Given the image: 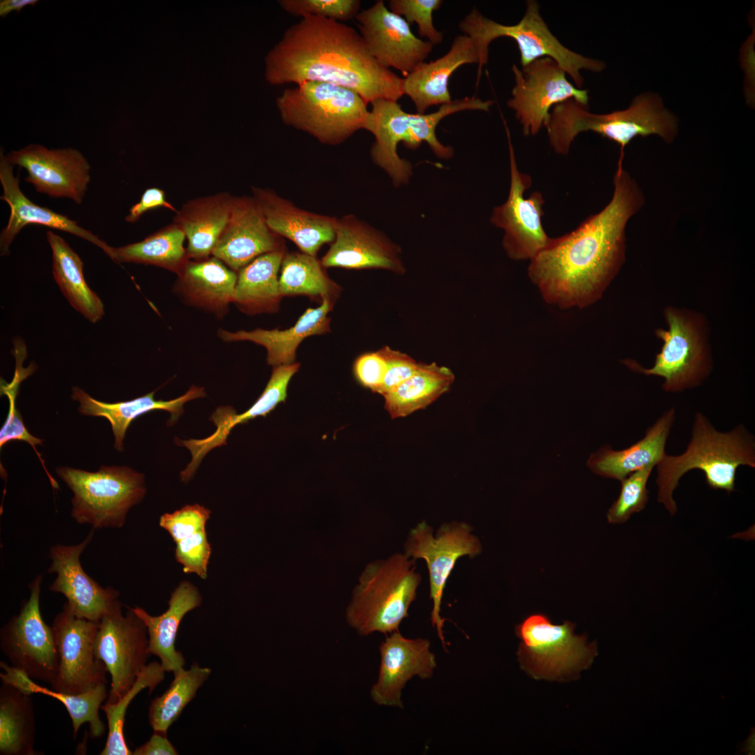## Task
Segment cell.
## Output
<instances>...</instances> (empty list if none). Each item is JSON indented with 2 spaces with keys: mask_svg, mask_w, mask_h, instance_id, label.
Listing matches in <instances>:
<instances>
[{
  "mask_svg": "<svg viewBox=\"0 0 755 755\" xmlns=\"http://www.w3.org/2000/svg\"><path fill=\"white\" fill-rule=\"evenodd\" d=\"M609 203L576 229L549 243L530 260L528 275L543 299L562 309L584 308L620 268L628 220L642 208L643 193L618 160Z\"/></svg>",
  "mask_w": 755,
  "mask_h": 755,
  "instance_id": "obj_1",
  "label": "cell"
},
{
  "mask_svg": "<svg viewBox=\"0 0 755 755\" xmlns=\"http://www.w3.org/2000/svg\"><path fill=\"white\" fill-rule=\"evenodd\" d=\"M266 78L274 85L322 82L350 89L366 103L398 101L403 78L380 65L354 28L307 16L291 25L268 53Z\"/></svg>",
  "mask_w": 755,
  "mask_h": 755,
  "instance_id": "obj_2",
  "label": "cell"
},
{
  "mask_svg": "<svg viewBox=\"0 0 755 755\" xmlns=\"http://www.w3.org/2000/svg\"><path fill=\"white\" fill-rule=\"evenodd\" d=\"M740 466L755 468L754 436L743 424L719 431L704 414L696 412L686 450L680 455L666 454L656 466L657 501L674 515L677 508L673 492L682 476L692 470L703 472L710 488L731 493Z\"/></svg>",
  "mask_w": 755,
  "mask_h": 755,
  "instance_id": "obj_3",
  "label": "cell"
},
{
  "mask_svg": "<svg viewBox=\"0 0 755 755\" xmlns=\"http://www.w3.org/2000/svg\"><path fill=\"white\" fill-rule=\"evenodd\" d=\"M677 119L653 93L634 98L630 106L607 114H595L571 99L555 105L547 125L548 138L554 150L567 154L575 138L582 132L593 131L620 146L624 153L635 138L656 134L672 143L678 131Z\"/></svg>",
  "mask_w": 755,
  "mask_h": 755,
  "instance_id": "obj_4",
  "label": "cell"
},
{
  "mask_svg": "<svg viewBox=\"0 0 755 755\" xmlns=\"http://www.w3.org/2000/svg\"><path fill=\"white\" fill-rule=\"evenodd\" d=\"M371 103V118L366 130L375 138L371 149V158L398 187L407 184L412 173L410 162L398 154L399 143L415 150L425 142L438 157L448 159L453 156L454 150L438 141L436 130L440 122L463 110L487 112L494 101L466 96L441 105L437 111L429 114L407 113L398 101L389 99H378Z\"/></svg>",
  "mask_w": 755,
  "mask_h": 755,
  "instance_id": "obj_5",
  "label": "cell"
},
{
  "mask_svg": "<svg viewBox=\"0 0 755 755\" xmlns=\"http://www.w3.org/2000/svg\"><path fill=\"white\" fill-rule=\"evenodd\" d=\"M422 577L415 561L396 553L369 563L359 577L345 617L351 628L362 636L398 631L415 600Z\"/></svg>",
  "mask_w": 755,
  "mask_h": 755,
  "instance_id": "obj_6",
  "label": "cell"
},
{
  "mask_svg": "<svg viewBox=\"0 0 755 755\" xmlns=\"http://www.w3.org/2000/svg\"><path fill=\"white\" fill-rule=\"evenodd\" d=\"M367 104L350 89L312 81L286 89L277 99L285 124L330 145L343 143L358 130L367 129L371 118Z\"/></svg>",
  "mask_w": 755,
  "mask_h": 755,
  "instance_id": "obj_7",
  "label": "cell"
},
{
  "mask_svg": "<svg viewBox=\"0 0 755 755\" xmlns=\"http://www.w3.org/2000/svg\"><path fill=\"white\" fill-rule=\"evenodd\" d=\"M459 27L464 34L475 41L486 62L489 44L494 40L511 38L517 44L522 67L540 58L549 57L563 69L579 89L584 84L580 70L600 72L605 68L603 62L585 57L565 47L549 29L540 15L539 3L533 0L526 1L524 15L515 24L498 23L473 8Z\"/></svg>",
  "mask_w": 755,
  "mask_h": 755,
  "instance_id": "obj_8",
  "label": "cell"
},
{
  "mask_svg": "<svg viewBox=\"0 0 755 755\" xmlns=\"http://www.w3.org/2000/svg\"><path fill=\"white\" fill-rule=\"evenodd\" d=\"M72 491V518L94 529L122 528L129 510L146 493L144 475L127 466H101L96 472L57 468Z\"/></svg>",
  "mask_w": 755,
  "mask_h": 755,
  "instance_id": "obj_9",
  "label": "cell"
},
{
  "mask_svg": "<svg viewBox=\"0 0 755 755\" xmlns=\"http://www.w3.org/2000/svg\"><path fill=\"white\" fill-rule=\"evenodd\" d=\"M568 621L554 624L545 614H533L515 627L521 640L517 651L521 668L536 680H566L576 678L596 655L594 643L584 635L574 633Z\"/></svg>",
  "mask_w": 755,
  "mask_h": 755,
  "instance_id": "obj_10",
  "label": "cell"
},
{
  "mask_svg": "<svg viewBox=\"0 0 755 755\" xmlns=\"http://www.w3.org/2000/svg\"><path fill=\"white\" fill-rule=\"evenodd\" d=\"M473 530L466 522L453 521L441 525L434 535L433 528L423 521L410 531L404 545V554L408 558L415 561L422 559L426 563L433 603L431 624L446 652L445 619L440 616L443 591L457 560L465 556L473 558L482 551L481 543L472 533Z\"/></svg>",
  "mask_w": 755,
  "mask_h": 755,
  "instance_id": "obj_11",
  "label": "cell"
},
{
  "mask_svg": "<svg viewBox=\"0 0 755 755\" xmlns=\"http://www.w3.org/2000/svg\"><path fill=\"white\" fill-rule=\"evenodd\" d=\"M42 580L38 575L29 584V598L1 630L0 646L11 666L51 684L57 675L58 655L52 628L40 612Z\"/></svg>",
  "mask_w": 755,
  "mask_h": 755,
  "instance_id": "obj_12",
  "label": "cell"
},
{
  "mask_svg": "<svg viewBox=\"0 0 755 755\" xmlns=\"http://www.w3.org/2000/svg\"><path fill=\"white\" fill-rule=\"evenodd\" d=\"M503 122L508 143L510 186L506 201L494 208L491 222L503 229V247L510 259L531 260L551 238L542 223L545 199L538 191L524 198V192L531 187L532 179L518 169L510 132L505 122Z\"/></svg>",
  "mask_w": 755,
  "mask_h": 755,
  "instance_id": "obj_13",
  "label": "cell"
},
{
  "mask_svg": "<svg viewBox=\"0 0 755 755\" xmlns=\"http://www.w3.org/2000/svg\"><path fill=\"white\" fill-rule=\"evenodd\" d=\"M512 70L515 84L507 104L515 110L525 136L546 127L549 110L558 103L573 99L588 107L589 91L573 86L563 69L549 57L536 59L522 69L513 64Z\"/></svg>",
  "mask_w": 755,
  "mask_h": 755,
  "instance_id": "obj_14",
  "label": "cell"
},
{
  "mask_svg": "<svg viewBox=\"0 0 755 755\" xmlns=\"http://www.w3.org/2000/svg\"><path fill=\"white\" fill-rule=\"evenodd\" d=\"M122 607L101 619L94 642L96 656L111 676L106 701L109 703L117 702L131 688L150 655L145 625L130 607L125 615Z\"/></svg>",
  "mask_w": 755,
  "mask_h": 755,
  "instance_id": "obj_15",
  "label": "cell"
},
{
  "mask_svg": "<svg viewBox=\"0 0 755 755\" xmlns=\"http://www.w3.org/2000/svg\"><path fill=\"white\" fill-rule=\"evenodd\" d=\"M99 622L76 616L66 602L52 626L58 655V671L52 689L80 694L106 684L107 669L95 654Z\"/></svg>",
  "mask_w": 755,
  "mask_h": 755,
  "instance_id": "obj_16",
  "label": "cell"
},
{
  "mask_svg": "<svg viewBox=\"0 0 755 755\" xmlns=\"http://www.w3.org/2000/svg\"><path fill=\"white\" fill-rule=\"evenodd\" d=\"M666 317L668 330L656 332L663 345L654 365L645 368L629 360L625 364L646 375L663 378L662 387L668 392L682 391L700 383L709 373V362L695 326L673 311Z\"/></svg>",
  "mask_w": 755,
  "mask_h": 755,
  "instance_id": "obj_17",
  "label": "cell"
},
{
  "mask_svg": "<svg viewBox=\"0 0 755 755\" xmlns=\"http://www.w3.org/2000/svg\"><path fill=\"white\" fill-rule=\"evenodd\" d=\"M355 18L371 55L380 65L394 68L404 77L424 62L432 50L433 45L417 37L404 17L387 8L382 0L359 12Z\"/></svg>",
  "mask_w": 755,
  "mask_h": 755,
  "instance_id": "obj_18",
  "label": "cell"
},
{
  "mask_svg": "<svg viewBox=\"0 0 755 755\" xmlns=\"http://www.w3.org/2000/svg\"><path fill=\"white\" fill-rule=\"evenodd\" d=\"M94 530L92 528L78 544L52 546L49 553L51 563L48 572L56 574L49 589L63 594L76 616L99 622L122 603L118 599L117 590L111 587H102L86 573L81 565L80 555L92 540Z\"/></svg>",
  "mask_w": 755,
  "mask_h": 755,
  "instance_id": "obj_19",
  "label": "cell"
},
{
  "mask_svg": "<svg viewBox=\"0 0 755 755\" xmlns=\"http://www.w3.org/2000/svg\"><path fill=\"white\" fill-rule=\"evenodd\" d=\"M5 156L12 165L26 169L24 180L38 192L82 203L90 180V165L79 150L30 144Z\"/></svg>",
  "mask_w": 755,
  "mask_h": 755,
  "instance_id": "obj_20",
  "label": "cell"
},
{
  "mask_svg": "<svg viewBox=\"0 0 755 755\" xmlns=\"http://www.w3.org/2000/svg\"><path fill=\"white\" fill-rule=\"evenodd\" d=\"M320 261L324 268L405 271L400 247L352 214L336 217L334 240Z\"/></svg>",
  "mask_w": 755,
  "mask_h": 755,
  "instance_id": "obj_21",
  "label": "cell"
},
{
  "mask_svg": "<svg viewBox=\"0 0 755 755\" xmlns=\"http://www.w3.org/2000/svg\"><path fill=\"white\" fill-rule=\"evenodd\" d=\"M379 649V674L371 690V698L379 705L403 708L401 693L406 683L415 676L431 678L437 666L430 641L407 638L396 631L386 635Z\"/></svg>",
  "mask_w": 755,
  "mask_h": 755,
  "instance_id": "obj_22",
  "label": "cell"
},
{
  "mask_svg": "<svg viewBox=\"0 0 755 755\" xmlns=\"http://www.w3.org/2000/svg\"><path fill=\"white\" fill-rule=\"evenodd\" d=\"M283 247L253 196L233 197L229 221L212 255L237 273L257 257Z\"/></svg>",
  "mask_w": 755,
  "mask_h": 755,
  "instance_id": "obj_23",
  "label": "cell"
},
{
  "mask_svg": "<svg viewBox=\"0 0 755 755\" xmlns=\"http://www.w3.org/2000/svg\"><path fill=\"white\" fill-rule=\"evenodd\" d=\"M13 166L1 150L0 181L3 187L1 199L7 203L10 210L8 224L0 235L1 256L10 254L9 247L23 227L29 224H36L80 237L100 247L113 259V247L91 231L80 226L77 222L29 200L20 188L19 177L14 175Z\"/></svg>",
  "mask_w": 755,
  "mask_h": 755,
  "instance_id": "obj_24",
  "label": "cell"
},
{
  "mask_svg": "<svg viewBox=\"0 0 755 755\" xmlns=\"http://www.w3.org/2000/svg\"><path fill=\"white\" fill-rule=\"evenodd\" d=\"M252 193L268 227L302 252L316 257L324 244L333 241L336 217L301 209L268 188L253 187Z\"/></svg>",
  "mask_w": 755,
  "mask_h": 755,
  "instance_id": "obj_25",
  "label": "cell"
},
{
  "mask_svg": "<svg viewBox=\"0 0 755 755\" xmlns=\"http://www.w3.org/2000/svg\"><path fill=\"white\" fill-rule=\"evenodd\" d=\"M486 63L472 38L466 34L456 36L446 54L429 63H422L403 78V95L410 98L417 113L424 114L430 106L444 105L452 101L449 80L459 67L477 64L480 72Z\"/></svg>",
  "mask_w": 755,
  "mask_h": 755,
  "instance_id": "obj_26",
  "label": "cell"
},
{
  "mask_svg": "<svg viewBox=\"0 0 755 755\" xmlns=\"http://www.w3.org/2000/svg\"><path fill=\"white\" fill-rule=\"evenodd\" d=\"M676 418L674 408L666 410L645 431L638 441L621 450L605 445L591 454L587 466L594 473L619 481L630 474L661 461L666 445Z\"/></svg>",
  "mask_w": 755,
  "mask_h": 755,
  "instance_id": "obj_27",
  "label": "cell"
},
{
  "mask_svg": "<svg viewBox=\"0 0 755 755\" xmlns=\"http://www.w3.org/2000/svg\"><path fill=\"white\" fill-rule=\"evenodd\" d=\"M202 596L192 582L184 580L172 591L168 609L159 616H152L140 607H131L147 628L148 651L157 656L166 672L175 673L184 668L182 654L175 648L178 628L185 615L199 607Z\"/></svg>",
  "mask_w": 755,
  "mask_h": 755,
  "instance_id": "obj_28",
  "label": "cell"
},
{
  "mask_svg": "<svg viewBox=\"0 0 755 755\" xmlns=\"http://www.w3.org/2000/svg\"><path fill=\"white\" fill-rule=\"evenodd\" d=\"M333 307L331 298L322 299L316 308H308L292 327L285 329H256L235 332L220 329L219 337L226 342L250 341L265 347L266 361L273 367L294 363L299 344L306 338L329 331L328 314Z\"/></svg>",
  "mask_w": 755,
  "mask_h": 755,
  "instance_id": "obj_29",
  "label": "cell"
},
{
  "mask_svg": "<svg viewBox=\"0 0 755 755\" xmlns=\"http://www.w3.org/2000/svg\"><path fill=\"white\" fill-rule=\"evenodd\" d=\"M178 275L175 291L188 303L217 317L224 316L233 303L237 273L211 255L189 259Z\"/></svg>",
  "mask_w": 755,
  "mask_h": 755,
  "instance_id": "obj_30",
  "label": "cell"
},
{
  "mask_svg": "<svg viewBox=\"0 0 755 755\" xmlns=\"http://www.w3.org/2000/svg\"><path fill=\"white\" fill-rule=\"evenodd\" d=\"M155 391L127 401L113 403L102 402L91 397L78 387L72 388V398L78 401L82 415L103 417L110 422L115 438V448L123 450V439L130 424L138 417L152 410H162L170 413L169 425H173L184 412L188 401L206 396L203 387L193 385L182 396L169 401L156 400Z\"/></svg>",
  "mask_w": 755,
  "mask_h": 755,
  "instance_id": "obj_31",
  "label": "cell"
},
{
  "mask_svg": "<svg viewBox=\"0 0 755 755\" xmlns=\"http://www.w3.org/2000/svg\"><path fill=\"white\" fill-rule=\"evenodd\" d=\"M233 196L220 193L189 201L178 210L173 222L187 239L189 259L212 255L229 218Z\"/></svg>",
  "mask_w": 755,
  "mask_h": 755,
  "instance_id": "obj_32",
  "label": "cell"
},
{
  "mask_svg": "<svg viewBox=\"0 0 755 755\" xmlns=\"http://www.w3.org/2000/svg\"><path fill=\"white\" fill-rule=\"evenodd\" d=\"M46 236L52 250V275L61 292L74 309L96 323L104 315V306L85 279L81 259L60 236L48 231Z\"/></svg>",
  "mask_w": 755,
  "mask_h": 755,
  "instance_id": "obj_33",
  "label": "cell"
},
{
  "mask_svg": "<svg viewBox=\"0 0 755 755\" xmlns=\"http://www.w3.org/2000/svg\"><path fill=\"white\" fill-rule=\"evenodd\" d=\"M285 254V247L261 254L239 270L233 303L250 314L274 310L282 297L278 272Z\"/></svg>",
  "mask_w": 755,
  "mask_h": 755,
  "instance_id": "obj_34",
  "label": "cell"
},
{
  "mask_svg": "<svg viewBox=\"0 0 755 755\" xmlns=\"http://www.w3.org/2000/svg\"><path fill=\"white\" fill-rule=\"evenodd\" d=\"M0 666L5 671L0 675L3 683L11 685L28 695L42 693L60 701L71 719L74 738L85 723L89 724L92 738H97L103 735L106 728L100 719L99 710L108 696L106 684H101L82 693L69 694L39 686L25 672L3 661H1Z\"/></svg>",
  "mask_w": 755,
  "mask_h": 755,
  "instance_id": "obj_35",
  "label": "cell"
},
{
  "mask_svg": "<svg viewBox=\"0 0 755 755\" xmlns=\"http://www.w3.org/2000/svg\"><path fill=\"white\" fill-rule=\"evenodd\" d=\"M454 378L449 368L419 363L410 377L383 395L384 408L391 419L424 409L450 389Z\"/></svg>",
  "mask_w": 755,
  "mask_h": 755,
  "instance_id": "obj_36",
  "label": "cell"
},
{
  "mask_svg": "<svg viewBox=\"0 0 755 755\" xmlns=\"http://www.w3.org/2000/svg\"><path fill=\"white\" fill-rule=\"evenodd\" d=\"M36 724L30 695L3 683L0 689V754L35 755Z\"/></svg>",
  "mask_w": 755,
  "mask_h": 755,
  "instance_id": "obj_37",
  "label": "cell"
},
{
  "mask_svg": "<svg viewBox=\"0 0 755 755\" xmlns=\"http://www.w3.org/2000/svg\"><path fill=\"white\" fill-rule=\"evenodd\" d=\"M185 238L182 229L173 222L141 241L113 247L112 260L153 265L178 274L189 259L184 247Z\"/></svg>",
  "mask_w": 755,
  "mask_h": 755,
  "instance_id": "obj_38",
  "label": "cell"
},
{
  "mask_svg": "<svg viewBox=\"0 0 755 755\" xmlns=\"http://www.w3.org/2000/svg\"><path fill=\"white\" fill-rule=\"evenodd\" d=\"M173 674L169 688L152 700L148 709V721L154 732L164 735L208 679L211 669L194 663L188 670L183 668Z\"/></svg>",
  "mask_w": 755,
  "mask_h": 755,
  "instance_id": "obj_39",
  "label": "cell"
},
{
  "mask_svg": "<svg viewBox=\"0 0 755 755\" xmlns=\"http://www.w3.org/2000/svg\"><path fill=\"white\" fill-rule=\"evenodd\" d=\"M282 296L307 295L331 298L338 287L326 275L316 257L303 252L285 253L280 267Z\"/></svg>",
  "mask_w": 755,
  "mask_h": 755,
  "instance_id": "obj_40",
  "label": "cell"
},
{
  "mask_svg": "<svg viewBox=\"0 0 755 755\" xmlns=\"http://www.w3.org/2000/svg\"><path fill=\"white\" fill-rule=\"evenodd\" d=\"M165 672L160 663L153 661L147 664L134 685L122 698L115 703L106 702L101 705V709L105 712L108 721V733L101 755L133 754V752L128 748L123 733L127 710L132 700L143 689L148 688L150 693L152 692L164 680Z\"/></svg>",
  "mask_w": 755,
  "mask_h": 755,
  "instance_id": "obj_41",
  "label": "cell"
},
{
  "mask_svg": "<svg viewBox=\"0 0 755 755\" xmlns=\"http://www.w3.org/2000/svg\"><path fill=\"white\" fill-rule=\"evenodd\" d=\"M654 468H644L621 480L619 496L607 512L609 523H624L633 514L639 512L645 508L649 500L647 482Z\"/></svg>",
  "mask_w": 755,
  "mask_h": 755,
  "instance_id": "obj_42",
  "label": "cell"
},
{
  "mask_svg": "<svg viewBox=\"0 0 755 755\" xmlns=\"http://www.w3.org/2000/svg\"><path fill=\"white\" fill-rule=\"evenodd\" d=\"M299 367V363L273 367L264 391L248 410L237 415L238 421L242 424L257 417H265L279 403L285 402L289 382Z\"/></svg>",
  "mask_w": 755,
  "mask_h": 755,
  "instance_id": "obj_43",
  "label": "cell"
},
{
  "mask_svg": "<svg viewBox=\"0 0 755 755\" xmlns=\"http://www.w3.org/2000/svg\"><path fill=\"white\" fill-rule=\"evenodd\" d=\"M279 3L294 16L321 17L338 22L356 17L361 5L359 0H282Z\"/></svg>",
  "mask_w": 755,
  "mask_h": 755,
  "instance_id": "obj_44",
  "label": "cell"
},
{
  "mask_svg": "<svg viewBox=\"0 0 755 755\" xmlns=\"http://www.w3.org/2000/svg\"><path fill=\"white\" fill-rule=\"evenodd\" d=\"M443 4L441 0H391L389 9L401 15L410 24L415 22L421 37H425L433 45L440 43L443 35L433 23V12Z\"/></svg>",
  "mask_w": 755,
  "mask_h": 755,
  "instance_id": "obj_45",
  "label": "cell"
},
{
  "mask_svg": "<svg viewBox=\"0 0 755 755\" xmlns=\"http://www.w3.org/2000/svg\"><path fill=\"white\" fill-rule=\"evenodd\" d=\"M212 552L206 529L175 542V557L186 574L194 573L203 580L208 576V565Z\"/></svg>",
  "mask_w": 755,
  "mask_h": 755,
  "instance_id": "obj_46",
  "label": "cell"
},
{
  "mask_svg": "<svg viewBox=\"0 0 755 755\" xmlns=\"http://www.w3.org/2000/svg\"><path fill=\"white\" fill-rule=\"evenodd\" d=\"M211 510L199 505H186L171 513H164L159 518V526L167 531L175 542L196 532L206 529Z\"/></svg>",
  "mask_w": 755,
  "mask_h": 755,
  "instance_id": "obj_47",
  "label": "cell"
},
{
  "mask_svg": "<svg viewBox=\"0 0 755 755\" xmlns=\"http://www.w3.org/2000/svg\"><path fill=\"white\" fill-rule=\"evenodd\" d=\"M18 385L19 384L11 383L9 384V387L8 386L7 387L4 385L1 386V391L8 396L10 403L9 410L6 422L0 431V447L1 448L6 443L12 440H22L29 443L38 456L52 487L54 489H58L59 487L57 482L47 470L43 460L36 447V445H43V440L29 433L22 422L20 412L16 408L15 398L17 395L16 393L18 390Z\"/></svg>",
  "mask_w": 755,
  "mask_h": 755,
  "instance_id": "obj_48",
  "label": "cell"
},
{
  "mask_svg": "<svg viewBox=\"0 0 755 755\" xmlns=\"http://www.w3.org/2000/svg\"><path fill=\"white\" fill-rule=\"evenodd\" d=\"M380 351L387 366L383 382L378 391L383 396L410 377L417 370L419 363L408 354L388 346L383 347Z\"/></svg>",
  "mask_w": 755,
  "mask_h": 755,
  "instance_id": "obj_49",
  "label": "cell"
},
{
  "mask_svg": "<svg viewBox=\"0 0 755 755\" xmlns=\"http://www.w3.org/2000/svg\"><path fill=\"white\" fill-rule=\"evenodd\" d=\"M387 368L386 360L378 350L358 357L354 363L353 372L361 385L378 393L383 382Z\"/></svg>",
  "mask_w": 755,
  "mask_h": 755,
  "instance_id": "obj_50",
  "label": "cell"
},
{
  "mask_svg": "<svg viewBox=\"0 0 755 755\" xmlns=\"http://www.w3.org/2000/svg\"><path fill=\"white\" fill-rule=\"evenodd\" d=\"M159 207L178 212L172 204L166 201L164 190L157 187L148 188L141 195L140 201L130 208L125 220L128 222H136L145 213Z\"/></svg>",
  "mask_w": 755,
  "mask_h": 755,
  "instance_id": "obj_51",
  "label": "cell"
},
{
  "mask_svg": "<svg viewBox=\"0 0 755 755\" xmlns=\"http://www.w3.org/2000/svg\"><path fill=\"white\" fill-rule=\"evenodd\" d=\"M134 755H176L178 751L168 740L166 735L154 732L149 740L136 747Z\"/></svg>",
  "mask_w": 755,
  "mask_h": 755,
  "instance_id": "obj_52",
  "label": "cell"
},
{
  "mask_svg": "<svg viewBox=\"0 0 755 755\" xmlns=\"http://www.w3.org/2000/svg\"><path fill=\"white\" fill-rule=\"evenodd\" d=\"M38 0H1L0 1V16L5 17L15 11L20 12L24 7L34 6Z\"/></svg>",
  "mask_w": 755,
  "mask_h": 755,
  "instance_id": "obj_53",
  "label": "cell"
}]
</instances>
